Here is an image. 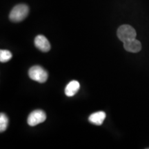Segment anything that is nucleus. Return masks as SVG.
Returning <instances> with one entry per match:
<instances>
[{
    "mask_svg": "<svg viewBox=\"0 0 149 149\" xmlns=\"http://www.w3.org/2000/svg\"><path fill=\"white\" fill-rule=\"evenodd\" d=\"M29 8L27 5L20 3L15 6L9 15V19L13 22H20L25 19L29 15Z\"/></svg>",
    "mask_w": 149,
    "mask_h": 149,
    "instance_id": "nucleus-1",
    "label": "nucleus"
},
{
    "mask_svg": "<svg viewBox=\"0 0 149 149\" xmlns=\"http://www.w3.org/2000/svg\"><path fill=\"white\" fill-rule=\"evenodd\" d=\"M117 37L122 42H124L126 41L136 38L137 33L131 26L124 24V25H122L120 27H119V29H117Z\"/></svg>",
    "mask_w": 149,
    "mask_h": 149,
    "instance_id": "nucleus-2",
    "label": "nucleus"
},
{
    "mask_svg": "<svg viewBox=\"0 0 149 149\" xmlns=\"http://www.w3.org/2000/svg\"><path fill=\"white\" fill-rule=\"evenodd\" d=\"M29 75L31 79L40 83L46 82L48 77L47 71L40 66L31 67L29 71Z\"/></svg>",
    "mask_w": 149,
    "mask_h": 149,
    "instance_id": "nucleus-3",
    "label": "nucleus"
},
{
    "mask_svg": "<svg viewBox=\"0 0 149 149\" xmlns=\"http://www.w3.org/2000/svg\"><path fill=\"white\" fill-rule=\"evenodd\" d=\"M46 119L45 112L42 110H36L33 111L28 117L27 122L29 126H35L44 122Z\"/></svg>",
    "mask_w": 149,
    "mask_h": 149,
    "instance_id": "nucleus-4",
    "label": "nucleus"
},
{
    "mask_svg": "<svg viewBox=\"0 0 149 149\" xmlns=\"http://www.w3.org/2000/svg\"><path fill=\"white\" fill-rule=\"evenodd\" d=\"M35 45L41 51L48 52L51 50V44L45 36L39 35L35 39Z\"/></svg>",
    "mask_w": 149,
    "mask_h": 149,
    "instance_id": "nucleus-5",
    "label": "nucleus"
},
{
    "mask_svg": "<svg viewBox=\"0 0 149 149\" xmlns=\"http://www.w3.org/2000/svg\"><path fill=\"white\" fill-rule=\"evenodd\" d=\"M124 48L126 51L130 53H138L141 49V42L136 38L124 42Z\"/></svg>",
    "mask_w": 149,
    "mask_h": 149,
    "instance_id": "nucleus-6",
    "label": "nucleus"
},
{
    "mask_svg": "<svg viewBox=\"0 0 149 149\" xmlns=\"http://www.w3.org/2000/svg\"><path fill=\"white\" fill-rule=\"evenodd\" d=\"M106 113L103 111H99L96 113H93L92 115H90L88 120L89 122L95 125L100 126L103 124L104 120L106 118Z\"/></svg>",
    "mask_w": 149,
    "mask_h": 149,
    "instance_id": "nucleus-7",
    "label": "nucleus"
},
{
    "mask_svg": "<svg viewBox=\"0 0 149 149\" xmlns=\"http://www.w3.org/2000/svg\"><path fill=\"white\" fill-rule=\"evenodd\" d=\"M80 88V84L76 80H72L67 84L65 88V94L68 97H72L76 94Z\"/></svg>",
    "mask_w": 149,
    "mask_h": 149,
    "instance_id": "nucleus-8",
    "label": "nucleus"
},
{
    "mask_svg": "<svg viewBox=\"0 0 149 149\" xmlns=\"http://www.w3.org/2000/svg\"><path fill=\"white\" fill-rule=\"evenodd\" d=\"M8 117L4 113L0 114V132L2 133L6 130L8 126Z\"/></svg>",
    "mask_w": 149,
    "mask_h": 149,
    "instance_id": "nucleus-9",
    "label": "nucleus"
},
{
    "mask_svg": "<svg viewBox=\"0 0 149 149\" xmlns=\"http://www.w3.org/2000/svg\"><path fill=\"white\" fill-rule=\"evenodd\" d=\"M12 58V53L7 50H1L0 51V61L5 63L10 60Z\"/></svg>",
    "mask_w": 149,
    "mask_h": 149,
    "instance_id": "nucleus-10",
    "label": "nucleus"
}]
</instances>
